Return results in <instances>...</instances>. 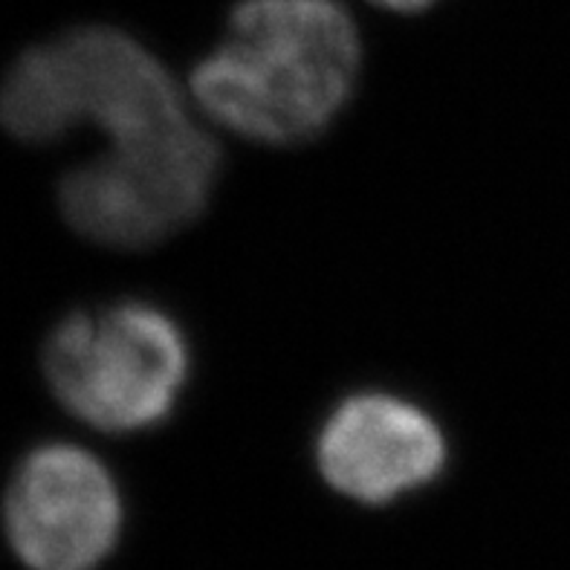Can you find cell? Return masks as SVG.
<instances>
[{"label": "cell", "mask_w": 570, "mask_h": 570, "mask_svg": "<svg viewBox=\"0 0 570 570\" xmlns=\"http://www.w3.org/2000/svg\"><path fill=\"white\" fill-rule=\"evenodd\" d=\"M362 56L347 0H235L188 87L220 128L298 145L325 134L354 96Z\"/></svg>", "instance_id": "6da1fadb"}, {"label": "cell", "mask_w": 570, "mask_h": 570, "mask_svg": "<svg viewBox=\"0 0 570 570\" xmlns=\"http://www.w3.org/2000/svg\"><path fill=\"white\" fill-rule=\"evenodd\" d=\"M191 122L171 70L116 23H79L29 47L0 85V125L23 142H50L96 125L110 145Z\"/></svg>", "instance_id": "7a4b0ae2"}, {"label": "cell", "mask_w": 570, "mask_h": 570, "mask_svg": "<svg viewBox=\"0 0 570 570\" xmlns=\"http://www.w3.org/2000/svg\"><path fill=\"white\" fill-rule=\"evenodd\" d=\"M446 461L441 426L409 400L376 391L336 405L316 441V463L327 487L371 507L429 487Z\"/></svg>", "instance_id": "8992f818"}, {"label": "cell", "mask_w": 570, "mask_h": 570, "mask_svg": "<svg viewBox=\"0 0 570 570\" xmlns=\"http://www.w3.org/2000/svg\"><path fill=\"white\" fill-rule=\"evenodd\" d=\"M122 495L90 452L36 449L3 499V533L27 570H96L122 533Z\"/></svg>", "instance_id": "5b68a950"}, {"label": "cell", "mask_w": 570, "mask_h": 570, "mask_svg": "<svg viewBox=\"0 0 570 570\" xmlns=\"http://www.w3.org/2000/svg\"><path fill=\"white\" fill-rule=\"evenodd\" d=\"M43 376L87 426L139 432L171 417L188 380V345L168 313L119 302L67 316L43 345Z\"/></svg>", "instance_id": "3957f363"}, {"label": "cell", "mask_w": 570, "mask_h": 570, "mask_svg": "<svg viewBox=\"0 0 570 570\" xmlns=\"http://www.w3.org/2000/svg\"><path fill=\"white\" fill-rule=\"evenodd\" d=\"M368 9L380 14H394V18H420V14L432 12L441 7L443 0H360Z\"/></svg>", "instance_id": "52a82bcc"}, {"label": "cell", "mask_w": 570, "mask_h": 570, "mask_svg": "<svg viewBox=\"0 0 570 570\" xmlns=\"http://www.w3.org/2000/svg\"><path fill=\"white\" fill-rule=\"evenodd\" d=\"M220 171V148L188 122L171 134L110 145L61 180V212L87 240L145 249L200 217Z\"/></svg>", "instance_id": "277c9868"}]
</instances>
